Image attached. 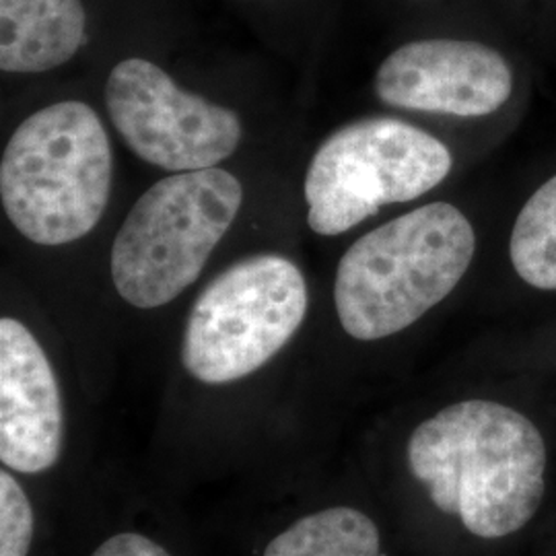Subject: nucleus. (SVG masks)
Masks as SVG:
<instances>
[{"mask_svg":"<svg viewBox=\"0 0 556 556\" xmlns=\"http://www.w3.org/2000/svg\"><path fill=\"white\" fill-rule=\"evenodd\" d=\"M34 538V509L20 482L0 472V556H27Z\"/></svg>","mask_w":556,"mask_h":556,"instance_id":"13","label":"nucleus"},{"mask_svg":"<svg viewBox=\"0 0 556 556\" xmlns=\"http://www.w3.org/2000/svg\"><path fill=\"white\" fill-rule=\"evenodd\" d=\"M264 556H386L378 526L353 507H330L303 517L273 538Z\"/></svg>","mask_w":556,"mask_h":556,"instance_id":"11","label":"nucleus"},{"mask_svg":"<svg viewBox=\"0 0 556 556\" xmlns=\"http://www.w3.org/2000/svg\"><path fill=\"white\" fill-rule=\"evenodd\" d=\"M374 89L400 110L480 118L509 101L514 75L507 60L480 41L418 40L379 64Z\"/></svg>","mask_w":556,"mask_h":556,"instance_id":"8","label":"nucleus"},{"mask_svg":"<svg viewBox=\"0 0 556 556\" xmlns=\"http://www.w3.org/2000/svg\"><path fill=\"white\" fill-rule=\"evenodd\" d=\"M91 556H172L157 542L140 534L108 538Z\"/></svg>","mask_w":556,"mask_h":556,"instance_id":"14","label":"nucleus"},{"mask_svg":"<svg viewBox=\"0 0 556 556\" xmlns=\"http://www.w3.org/2000/svg\"><path fill=\"white\" fill-rule=\"evenodd\" d=\"M475 250L472 223L447 202L418 206L365 233L338 262L340 326L363 342L406 330L456 289Z\"/></svg>","mask_w":556,"mask_h":556,"instance_id":"2","label":"nucleus"},{"mask_svg":"<svg viewBox=\"0 0 556 556\" xmlns=\"http://www.w3.org/2000/svg\"><path fill=\"white\" fill-rule=\"evenodd\" d=\"M243 204L233 174L211 167L172 174L140 197L116 233L110 273L119 298L155 309L202 275Z\"/></svg>","mask_w":556,"mask_h":556,"instance_id":"4","label":"nucleus"},{"mask_svg":"<svg viewBox=\"0 0 556 556\" xmlns=\"http://www.w3.org/2000/svg\"><path fill=\"white\" fill-rule=\"evenodd\" d=\"M80 0H0V68L40 75L75 59L85 43Z\"/></svg>","mask_w":556,"mask_h":556,"instance_id":"10","label":"nucleus"},{"mask_svg":"<svg viewBox=\"0 0 556 556\" xmlns=\"http://www.w3.org/2000/svg\"><path fill=\"white\" fill-rule=\"evenodd\" d=\"M546 443L516 408L464 400L420 422L406 459L439 511L478 538L511 536L536 516L546 491Z\"/></svg>","mask_w":556,"mask_h":556,"instance_id":"1","label":"nucleus"},{"mask_svg":"<svg viewBox=\"0 0 556 556\" xmlns=\"http://www.w3.org/2000/svg\"><path fill=\"white\" fill-rule=\"evenodd\" d=\"M450 149L433 135L394 118H367L338 128L309 161L303 192L307 225L342 236L381 206L410 202L452 172Z\"/></svg>","mask_w":556,"mask_h":556,"instance_id":"5","label":"nucleus"},{"mask_svg":"<svg viewBox=\"0 0 556 556\" xmlns=\"http://www.w3.org/2000/svg\"><path fill=\"white\" fill-rule=\"evenodd\" d=\"M509 256L519 278L530 287L556 291V176L519 211Z\"/></svg>","mask_w":556,"mask_h":556,"instance_id":"12","label":"nucleus"},{"mask_svg":"<svg viewBox=\"0 0 556 556\" xmlns=\"http://www.w3.org/2000/svg\"><path fill=\"white\" fill-rule=\"evenodd\" d=\"M62 400L40 342L20 319H0V462L38 475L59 462Z\"/></svg>","mask_w":556,"mask_h":556,"instance_id":"9","label":"nucleus"},{"mask_svg":"<svg viewBox=\"0 0 556 556\" xmlns=\"http://www.w3.org/2000/svg\"><path fill=\"white\" fill-rule=\"evenodd\" d=\"M307 305V282L295 262L278 254L239 260L194 301L181 363L208 386L248 378L295 337Z\"/></svg>","mask_w":556,"mask_h":556,"instance_id":"6","label":"nucleus"},{"mask_svg":"<svg viewBox=\"0 0 556 556\" xmlns=\"http://www.w3.org/2000/svg\"><path fill=\"white\" fill-rule=\"evenodd\" d=\"M105 108L126 147L144 163L172 174L217 167L243 139L233 110L181 89L147 59L122 60L112 68Z\"/></svg>","mask_w":556,"mask_h":556,"instance_id":"7","label":"nucleus"},{"mask_svg":"<svg viewBox=\"0 0 556 556\" xmlns=\"http://www.w3.org/2000/svg\"><path fill=\"white\" fill-rule=\"evenodd\" d=\"M114 176L110 137L98 112L60 101L23 119L0 160L4 215L38 245H66L100 223Z\"/></svg>","mask_w":556,"mask_h":556,"instance_id":"3","label":"nucleus"}]
</instances>
